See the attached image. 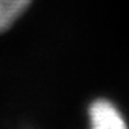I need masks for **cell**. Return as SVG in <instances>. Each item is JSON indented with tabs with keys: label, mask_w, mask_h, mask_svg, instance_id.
I'll return each instance as SVG.
<instances>
[{
	"label": "cell",
	"mask_w": 129,
	"mask_h": 129,
	"mask_svg": "<svg viewBox=\"0 0 129 129\" xmlns=\"http://www.w3.org/2000/svg\"><path fill=\"white\" fill-rule=\"evenodd\" d=\"M89 129H129L122 111L109 99H96L88 107Z\"/></svg>",
	"instance_id": "obj_1"
},
{
	"label": "cell",
	"mask_w": 129,
	"mask_h": 129,
	"mask_svg": "<svg viewBox=\"0 0 129 129\" xmlns=\"http://www.w3.org/2000/svg\"><path fill=\"white\" fill-rule=\"evenodd\" d=\"M30 3L32 0H0V33L13 26Z\"/></svg>",
	"instance_id": "obj_2"
}]
</instances>
